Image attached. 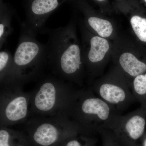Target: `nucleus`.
Returning <instances> with one entry per match:
<instances>
[{
    "mask_svg": "<svg viewBox=\"0 0 146 146\" xmlns=\"http://www.w3.org/2000/svg\"><path fill=\"white\" fill-rule=\"evenodd\" d=\"M74 24L54 29L45 28L48 34V66L52 74L65 81L78 82L82 70L81 48L76 40Z\"/></svg>",
    "mask_w": 146,
    "mask_h": 146,
    "instance_id": "nucleus-1",
    "label": "nucleus"
},
{
    "mask_svg": "<svg viewBox=\"0 0 146 146\" xmlns=\"http://www.w3.org/2000/svg\"><path fill=\"white\" fill-rule=\"evenodd\" d=\"M36 37L35 35L21 28L13 55L12 78L9 82H17L25 84L44 75V70L48 66V48L46 44L40 43Z\"/></svg>",
    "mask_w": 146,
    "mask_h": 146,
    "instance_id": "nucleus-2",
    "label": "nucleus"
},
{
    "mask_svg": "<svg viewBox=\"0 0 146 146\" xmlns=\"http://www.w3.org/2000/svg\"><path fill=\"white\" fill-rule=\"evenodd\" d=\"M73 93L66 81L52 74L44 75L31 92L30 117L64 114Z\"/></svg>",
    "mask_w": 146,
    "mask_h": 146,
    "instance_id": "nucleus-3",
    "label": "nucleus"
},
{
    "mask_svg": "<svg viewBox=\"0 0 146 146\" xmlns=\"http://www.w3.org/2000/svg\"><path fill=\"white\" fill-rule=\"evenodd\" d=\"M35 144L51 146L74 134L77 125L64 114L52 117L33 116L25 123Z\"/></svg>",
    "mask_w": 146,
    "mask_h": 146,
    "instance_id": "nucleus-4",
    "label": "nucleus"
},
{
    "mask_svg": "<svg viewBox=\"0 0 146 146\" xmlns=\"http://www.w3.org/2000/svg\"><path fill=\"white\" fill-rule=\"evenodd\" d=\"M17 82L0 84V126L25 123L30 117L31 92Z\"/></svg>",
    "mask_w": 146,
    "mask_h": 146,
    "instance_id": "nucleus-5",
    "label": "nucleus"
},
{
    "mask_svg": "<svg viewBox=\"0 0 146 146\" xmlns=\"http://www.w3.org/2000/svg\"><path fill=\"white\" fill-rule=\"evenodd\" d=\"M65 0H33L21 28L36 35L42 33L48 17Z\"/></svg>",
    "mask_w": 146,
    "mask_h": 146,
    "instance_id": "nucleus-6",
    "label": "nucleus"
},
{
    "mask_svg": "<svg viewBox=\"0 0 146 146\" xmlns=\"http://www.w3.org/2000/svg\"><path fill=\"white\" fill-rule=\"evenodd\" d=\"M88 42L89 48L85 51V60L91 64L101 61L109 50L108 41L103 37L94 36L91 37Z\"/></svg>",
    "mask_w": 146,
    "mask_h": 146,
    "instance_id": "nucleus-7",
    "label": "nucleus"
},
{
    "mask_svg": "<svg viewBox=\"0 0 146 146\" xmlns=\"http://www.w3.org/2000/svg\"><path fill=\"white\" fill-rule=\"evenodd\" d=\"M120 65L129 75L136 77L146 71V64L138 60L131 53L126 52L121 55L119 59Z\"/></svg>",
    "mask_w": 146,
    "mask_h": 146,
    "instance_id": "nucleus-8",
    "label": "nucleus"
},
{
    "mask_svg": "<svg viewBox=\"0 0 146 146\" xmlns=\"http://www.w3.org/2000/svg\"><path fill=\"white\" fill-rule=\"evenodd\" d=\"M13 56L8 50L0 52V84L8 83L12 78Z\"/></svg>",
    "mask_w": 146,
    "mask_h": 146,
    "instance_id": "nucleus-9",
    "label": "nucleus"
},
{
    "mask_svg": "<svg viewBox=\"0 0 146 146\" xmlns=\"http://www.w3.org/2000/svg\"><path fill=\"white\" fill-rule=\"evenodd\" d=\"M100 94L103 99L110 103L116 104L124 100L125 93L119 86L110 84H104L101 86Z\"/></svg>",
    "mask_w": 146,
    "mask_h": 146,
    "instance_id": "nucleus-10",
    "label": "nucleus"
},
{
    "mask_svg": "<svg viewBox=\"0 0 146 146\" xmlns=\"http://www.w3.org/2000/svg\"><path fill=\"white\" fill-rule=\"evenodd\" d=\"M145 120L139 115H135L127 122L125 125V131L129 138L136 141L143 134L145 126Z\"/></svg>",
    "mask_w": 146,
    "mask_h": 146,
    "instance_id": "nucleus-11",
    "label": "nucleus"
},
{
    "mask_svg": "<svg viewBox=\"0 0 146 146\" xmlns=\"http://www.w3.org/2000/svg\"><path fill=\"white\" fill-rule=\"evenodd\" d=\"M88 25L96 32L101 37L106 38L112 34L113 27L109 21L94 16L87 18Z\"/></svg>",
    "mask_w": 146,
    "mask_h": 146,
    "instance_id": "nucleus-12",
    "label": "nucleus"
},
{
    "mask_svg": "<svg viewBox=\"0 0 146 146\" xmlns=\"http://www.w3.org/2000/svg\"><path fill=\"white\" fill-rule=\"evenodd\" d=\"M12 13L9 11L2 10L0 17V48L1 49L9 35L13 33L11 26Z\"/></svg>",
    "mask_w": 146,
    "mask_h": 146,
    "instance_id": "nucleus-13",
    "label": "nucleus"
},
{
    "mask_svg": "<svg viewBox=\"0 0 146 146\" xmlns=\"http://www.w3.org/2000/svg\"><path fill=\"white\" fill-rule=\"evenodd\" d=\"M130 24L135 34L138 39L146 42V19L135 15L131 17Z\"/></svg>",
    "mask_w": 146,
    "mask_h": 146,
    "instance_id": "nucleus-14",
    "label": "nucleus"
},
{
    "mask_svg": "<svg viewBox=\"0 0 146 146\" xmlns=\"http://www.w3.org/2000/svg\"><path fill=\"white\" fill-rule=\"evenodd\" d=\"M135 92L139 95L146 94V74L136 76L133 81Z\"/></svg>",
    "mask_w": 146,
    "mask_h": 146,
    "instance_id": "nucleus-15",
    "label": "nucleus"
},
{
    "mask_svg": "<svg viewBox=\"0 0 146 146\" xmlns=\"http://www.w3.org/2000/svg\"><path fill=\"white\" fill-rule=\"evenodd\" d=\"M9 138L8 127H2L0 129V146H10L9 144Z\"/></svg>",
    "mask_w": 146,
    "mask_h": 146,
    "instance_id": "nucleus-16",
    "label": "nucleus"
},
{
    "mask_svg": "<svg viewBox=\"0 0 146 146\" xmlns=\"http://www.w3.org/2000/svg\"><path fill=\"white\" fill-rule=\"evenodd\" d=\"M63 146H86V145H82L79 139L74 138L68 139Z\"/></svg>",
    "mask_w": 146,
    "mask_h": 146,
    "instance_id": "nucleus-17",
    "label": "nucleus"
},
{
    "mask_svg": "<svg viewBox=\"0 0 146 146\" xmlns=\"http://www.w3.org/2000/svg\"><path fill=\"white\" fill-rule=\"evenodd\" d=\"M144 146H146V139L145 140V141H144Z\"/></svg>",
    "mask_w": 146,
    "mask_h": 146,
    "instance_id": "nucleus-18",
    "label": "nucleus"
},
{
    "mask_svg": "<svg viewBox=\"0 0 146 146\" xmlns=\"http://www.w3.org/2000/svg\"><path fill=\"white\" fill-rule=\"evenodd\" d=\"M96 1L99 2H103L106 1V0H96Z\"/></svg>",
    "mask_w": 146,
    "mask_h": 146,
    "instance_id": "nucleus-19",
    "label": "nucleus"
},
{
    "mask_svg": "<svg viewBox=\"0 0 146 146\" xmlns=\"http://www.w3.org/2000/svg\"><path fill=\"white\" fill-rule=\"evenodd\" d=\"M144 1H145V2H146V0H144Z\"/></svg>",
    "mask_w": 146,
    "mask_h": 146,
    "instance_id": "nucleus-20",
    "label": "nucleus"
}]
</instances>
